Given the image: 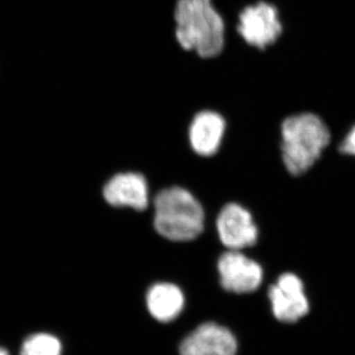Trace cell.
<instances>
[{"instance_id": "cell-9", "label": "cell", "mask_w": 355, "mask_h": 355, "mask_svg": "<svg viewBox=\"0 0 355 355\" xmlns=\"http://www.w3.org/2000/svg\"><path fill=\"white\" fill-rule=\"evenodd\" d=\"M105 200L116 207H132L144 210L148 207V184L139 173H120L105 184Z\"/></svg>"}, {"instance_id": "cell-1", "label": "cell", "mask_w": 355, "mask_h": 355, "mask_svg": "<svg viewBox=\"0 0 355 355\" xmlns=\"http://www.w3.org/2000/svg\"><path fill=\"white\" fill-rule=\"evenodd\" d=\"M175 35L184 50L200 58L220 55L225 44V25L212 0H178Z\"/></svg>"}, {"instance_id": "cell-6", "label": "cell", "mask_w": 355, "mask_h": 355, "mask_svg": "<svg viewBox=\"0 0 355 355\" xmlns=\"http://www.w3.org/2000/svg\"><path fill=\"white\" fill-rule=\"evenodd\" d=\"M219 239L228 250L241 251L256 244L259 230L249 210L238 203H228L216 219Z\"/></svg>"}, {"instance_id": "cell-4", "label": "cell", "mask_w": 355, "mask_h": 355, "mask_svg": "<svg viewBox=\"0 0 355 355\" xmlns=\"http://www.w3.org/2000/svg\"><path fill=\"white\" fill-rule=\"evenodd\" d=\"M237 29L248 44L263 50L279 40L284 27L277 7L259 1L243 9Z\"/></svg>"}, {"instance_id": "cell-10", "label": "cell", "mask_w": 355, "mask_h": 355, "mask_svg": "<svg viewBox=\"0 0 355 355\" xmlns=\"http://www.w3.org/2000/svg\"><path fill=\"white\" fill-rule=\"evenodd\" d=\"M225 121L221 114L214 111H202L196 114L190 128V141L198 155H214L220 147Z\"/></svg>"}, {"instance_id": "cell-13", "label": "cell", "mask_w": 355, "mask_h": 355, "mask_svg": "<svg viewBox=\"0 0 355 355\" xmlns=\"http://www.w3.org/2000/svg\"><path fill=\"white\" fill-rule=\"evenodd\" d=\"M340 153L355 156V125L350 128L340 146Z\"/></svg>"}, {"instance_id": "cell-7", "label": "cell", "mask_w": 355, "mask_h": 355, "mask_svg": "<svg viewBox=\"0 0 355 355\" xmlns=\"http://www.w3.org/2000/svg\"><path fill=\"white\" fill-rule=\"evenodd\" d=\"M221 286L234 293H250L257 291L263 282V272L260 263L248 258L240 251L222 254L217 263Z\"/></svg>"}, {"instance_id": "cell-5", "label": "cell", "mask_w": 355, "mask_h": 355, "mask_svg": "<svg viewBox=\"0 0 355 355\" xmlns=\"http://www.w3.org/2000/svg\"><path fill=\"white\" fill-rule=\"evenodd\" d=\"M273 316L282 323H296L309 313L304 284L298 275L286 272L268 289Z\"/></svg>"}, {"instance_id": "cell-11", "label": "cell", "mask_w": 355, "mask_h": 355, "mask_svg": "<svg viewBox=\"0 0 355 355\" xmlns=\"http://www.w3.org/2000/svg\"><path fill=\"white\" fill-rule=\"evenodd\" d=\"M184 304L183 291L176 284L158 282L146 293V306L154 319L162 323L171 322L181 314Z\"/></svg>"}, {"instance_id": "cell-8", "label": "cell", "mask_w": 355, "mask_h": 355, "mask_svg": "<svg viewBox=\"0 0 355 355\" xmlns=\"http://www.w3.org/2000/svg\"><path fill=\"white\" fill-rule=\"evenodd\" d=\"M237 340L226 327L207 322L180 343V355H236Z\"/></svg>"}, {"instance_id": "cell-14", "label": "cell", "mask_w": 355, "mask_h": 355, "mask_svg": "<svg viewBox=\"0 0 355 355\" xmlns=\"http://www.w3.org/2000/svg\"><path fill=\"white\" fill-rule=\"evenodd\" d=\"M0 355H10V354H9L8 350L4 349V347H0Z\"/></svg>"}, {"instance_id": "cell-2", "label": "cell", "mask_w": 355, "mask_h": 355, "mask_svg": "<svg viewBox=\"0 0 355 355\" xmlns=\"http://www.w3.org/2000/svg\"><path fill=\"white\" fill-rule=\"evenodd\" d=\"M280 133L282 160L292 176L305 174L331 141L328 125L313 113L288 116L282 121Z\"/></svg>"}, {"instance_id": "cell-3", "label": "cell", "mask_w": 355, "mask_h": 355, "mask_svg": "<svg viewBox=\"0 0 355 355\" xmlns=\"http://www.w3.org/2000/svg\"><path fill=\"white\" fill-rule=\"evenodd\" d=\"M154 228L173 242L197 239L205 228V210L190 191L171 187L154 198Z\"/></svg>"}, {"instance_id": "cell-12", "label": "cell", "mask_w": 355, "mask_h": 355, "mask_svg": "<svg viewBox=\"0 0 355 355\" xmlns=\"http://www.w3.org/2000/svg\"><path fill=\"white\" fill-rule=\"evenodd\" d=\"M62 343L57 336L40 333L26 338L20 355H62Z\"/></svg>"}]
</instances>
